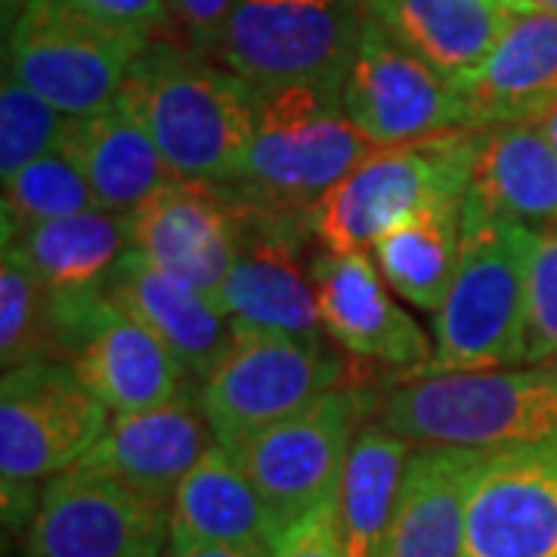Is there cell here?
<instances>
[{"label": "cell", "instance_id": "cell-21", "mask_svg": "<svg viewBox=\"0 0 557 557\" xmlns=\"http://www.w3.org/2000/svg\"><path fill=\"white\" fill-rule=\"evenodd\" d=\"M72 369L112 416L174 403L186 394L183 381L189 375L149 329L124 317L112 300L72 357Z\"/></svg>", "mask_w": 557, "mask_h": 557}, {"label": "cell", "instance_id": "cell-18", "mask_svg": "<svg viewBox=\"0 0 557 557\" xmlns=\"http://www.w3.org/2000/svg\"><path fill=\"white\" fill-rule=\"evenodd\" d=\"M106 298L149 329L199 381L218 366L236 335V322L223 313L218 298L152 267L131 248L106 282Z\"/></svg>", "mask_w": 557, "mask_h": 557}, {"label": "cell", "instance_id": "cell-38", "mask_svg": "<svg viewBox=\"0 0 557 557\" xmlns=\"http://www.w3.org/2000/svg\"><path fill=\"white\" fill-rule=\"evenodd\" d=\"M515 10H548L557 13V0H511Z\"/></svg>", "mask_w": 557, "mask_h": 557}, {"label": "cell", "instance_id": "cell-39", "mask_svg": "<svg viewBox=\"0 0 557 557\" xmlns=\"http://www.w3.org/2000/svg\"><path fill=\"white\" fill-rule=\"evenodd\" d=\"M542 127H545V134H548V143H552V149H555L557 156V106L542 119Z\"/></svg>", "mask_w": 557, "mask_h": 557}, {"label": "cell", "instance_id": "cell-19", "mask_svg": "<svg viewBox=\"0 0 557 557\" xmlns=\"http://www.w3.org/2000/svg\"><path fill=\"white\" fill-rule=\"evenodd\" d=\"M458 94L468 127L542 121L557 106V13L515 10L493 53Z\"/></svg>", "mask_w": 557, "mask_h": 557}, {"label": "cell", "instance_id": "cell-6", "mask_svg": "<svg viewBox=\"0 0 557 557\" xmlns=\"http://www.w3.org/2000/svg\"><path fill=\"white\" fill-rule=\"evenodd\" d=\"M478 131L379 146L341 177L313 208V233L335 255H359L397 223L443 199H465L474 171Z\"/></svg>", "mask_w": 557, "mask_h": 557}, {"label": "cell", "instance_id": "cell-27", "mask_svg": "<svg viewBox=\"0 0 557 557\" xmlns=\"http://www.w3.org/2000/svg\"><path fill=\"white\" fill-rule=\"evenodd\" d=\"M3 248L20 255L57 295H87L106 288L131 245L124 214L90 208L20 233H3Z\"/></svg>", "mask_w": 557, "mask_h": 557}, {"label": "cell", "instance_id": "cell-9", "mask_svg": "<svg viewBox=\"0 0 557 557\" xmlns=\"http://www.w3.org/2000/svg\"><path fill=\"white\" fill-rule=\"evenodd\" d=\"M362 28V0H239L211 60L251 87H341Z\"/></svg>", "mask_w": 557, "mask_h": 557}, {"label": "cell", "instance_id": "cell-5", "mask_svg": "<svg viewBox=\"0 0 557 557\" xmlns=\"http://www.w3.org/2000/svg\"><path fill=\"white\" fill-rule=\"evenodd\" d=\"M109 428V409L94 397L72 362L40 359L3 372L0 384V478L3 518L28 527L35 486L75 468Z\"/></svg>", "mask_w": 557, "mask_h": 557}, {"label": "cell", "instance_id": "cell-20", "mask_svg": "<svg viewBox=\"0 0 557 557\" xmlns=\"http://www.w3.org/2000/svg\"><path fill=\"white\" fill-rule=\"evenodd\" d=\"M461 218L508 220L533 230L557 223V156L542 121L478 131Z\"/></svg>", "mask_w": 557, "mask_h": 557}, {"label": "cell", "instance_id": "cell-36", "mask_svg": "<svg viewBox=\"0 0 557 557\" xmlns=\"http://www.w3.org/2000/svg\"><path fill=\"white\" fill-rule=\"evenodd\" d=\"M164 557H273V548H263V545H189V548H168Z\"/></svg>", "mask_w": 557, "mask_h": 557}, {"label": "cell", "instance_id": "cell-17", "mask_svg": "<svg viewBox=\"0 0 557 557\" xmlns=\"http://www.w3.org/2000/svg\"><path fill=\"white\" fill-rule=\"evenodd\" d=\"M214 443L218 437L201 412L199 394H183L156 409L112 418L100 443L75 468L115 478L171 505L180 480Z\"/></svg>", "mask_w": 557, "mask_h": 557}, {"label": "cell", "instance_id": "cell-4", "mask_svg": "<svg viewBox=\"0 0 557 557\" xmlns=\"http://www.w3.org/2000/svg\"><path fill=\"white\" fill-rule=\"evenodd\" d=\"M255 90V137L239 183L245 199L292 214H310L319 199L369 156L350 124L341 87L285 84Z\"/></svg>", "mask_w": 557, "mask_h": 557}, {"label": "cell", "instance_id": "cell-26", "mask_svg": "<svg viewBox=\"0 0 557 557\" xmlns=\"http://www.w3.org/2000/svg\"><path fill=\"white\" fill-rule=\"evenodd\" d=\"M412 449L409 440L379 421L357 428L335 498V518L350 557H391L399 486Z\"/></svg>", "mask_w": 557, "mask_h": 557}, {"label": "cell", "instance_id": "cell-34", "mask_svg": "<svg viewBox=\"0 0 557 557\" xmlns=\"http://www.w3.org/2000/svg\"><path fill=\"white\" fill-rule=\"evenodd\" d=\"M72 7L84 10L94 20L143 32L156 40L174 38V16L171 0H69Z\"/></svg>", "mask_w": 557, "mask_h": 557}, {"label": "cell", "instance_id": "cell-15", "mask_svg": "<svg viewBox=\"0 0 557 557\" xmlns=\"http://www.w3.org/2000/svg\"><path fill=\"white\" fill-rule=\"evenodd\" d=\"M124 223L131 251L218 298L239 255V223L223 186L177 177Z\"/></svg>", "mask_w": 557, "mask_h": 557}, {"label": "cell", "instance_id": "cell-1", "mask_svg": "<svg viewBox=\"0 0 557 557\" xmlns=\"http://www.w3.org/2000/svg\"><path fill=\"white\" fill-rule=\"evenodd\" d=\"M119 102L180 180L239 183L255 137V90L239 75L174 40H152Z\"/></svg>", "mask_w": 557, "mask_h": 557}, {"label": "cell", "instance_id": "cell-16", "mask_svg": "<svg viewBox=\"0 0 557 557\" xmlns=\"http://www.w3.org/2000/svg\"><path fill=\"white\" fill-rule=\"evenodd\" d=\"M319 319L344 354L416 379L434 357V344L409 317L366 251H322L313 260Z\"/></svg>", "mask_w": 557, "mask_h": 557}, {"label": "cell", "instance_id": "cell-14", "mask_svg": "<svg viewBox=\"0 0 557 557\" xmlns=\"http://www.w3.org/2000/svg\"><path fill=\"white\" fill-rule=\"evenodd\" d=\"M461 557H557V434L486 456Z\"/></svg>", "mask_w": 557, "mask_h": 557}, {"label": "cell", "instance_id": "cell-23", "mask_svg": "<svg viewBox=\"0 0 557 557\" xmlns=\"http://www.w3.org/2000/svg\"><path fill=\"white\" fill-rule=\"evenodd\" d=\"M490 453L412 449L399 486L391 557H461L468 496Z\"/></svg>", "mask_w": 557, "mask_h": 557}, {"label": "cell", "instance_id": "cell-11", "mask_svg": "<svg viewBox=\"0 0 557 557\" xmlns=\"http://www.w3.org/2000/svg\"><path fill=\"white\" fill-rule=\"evenodd\" d=\"M223 189L239 223V255L218 292L223 313L239 329L322 338L313 263L304 260V242L317 236L313 218Z\"/></svg>", "mask_w": 557, "mask_h": 557}, {"label": "cell", "instance_id": "cell-22", "mask_svg": "<svg viewBox=\"0 0 557 557\" xmlns=\"http://www.w3.org/2000/svg\"><path fill=\"white\" fill-rule=\"evenodd\" d=\"M362 7L456 87L486 62L515 13L502 0H362Z\"/></svg>", "mask_w": 557, "mask_h": 557}, {"label": "cell", "instance_id": "cell-13", "mask_svg": "<svg viewBox=\"0 0 557 557\" xmlns=\"http://www.w3.org/2000/svg\"><path fill=\"white\" fill-rule=\"evenodd\" d=\"M341 102L372 149L424 143L468 127L456 84L369 16L357 57L341 84Z\"/></svg>", "mask_w": 557, "mask_h": 557}, {"label": "cell", "instance_id": "cell-31", "mask_svg": "<svg viewBox=\"0 0 557 557\" xmlns=\"http://www.w3.org/2000/svg\"><path fill=\"white\" fill-rule=\"evenodd\" d=\"M69 121H72L69 115H62L57 106H50L35 90H28L13 72H3V84H0V177H16L32 161L62 149Z\"/></svg>", "mask_w": 557, "mask_h": 557}, {"label": "cell", "instance_id": "cell-33", "mask_svg": "<svg viewBox=\"0 0 557 557\" xmlns=\"http://www.w3.org/2000/svg\"><path fill=\"white\" fill-rule=\"evenodd\" d=\"M236 3L239 0H171L174 38H180V47L211 60Z\"/></svg>", "mask_w": 557, "mask_h": 557}, {"label": "cell", "instance_id": "cell-7", "mask_svg": "<svg viewBox=\"0 0 557 557\" xmlns=\"http://www.w3.org/2000/svg\"><path fill=\"white\" fill-rule=\"evenodd\" d=\"M156 38L94 20L69 0H32L7 32V72L69 119L119 102L134 62Z\"/></svg>", "mask_w": 557, "mask_h": 557}, {"label": "cell", "instance_id": "cell-30", "mask_svg": "<svg viewBox=\"0 0 557 557\" xmlns=\"http://www.w3.org/2000/svg\"><path fill=\"white\" fill-rule=\"evenodd\" d=\"M90 208H97L90 183L65 149L32 161L16 177L3 180V233H20Z\"/></svg>", "mask_w": 557, "mask_h": 557}, {"label": "cell", "instance_id": "cell-35", "mask_svg": "<svg viewBox=\"0 0 557 557\" xmlns=\"http://www.w3.org/2000/svg\"><path fill=\"white\" fill-rule=\"evenodd\" d=\"M273 557H350L341 539L335 505H325L282 530L273 542Z\"/></svg>", "mask_w": 557, "mask_h": 557}, {"label": "cell", "instance_id": "cell-2", "mask_svg": "<svg viewBox=\"0 0 557 557\" xmlns=\"http://www.w3.org/2000/svg\"><path fill=\"white\" fill-rule=\"evenodd\" d=\"M375 421L416 449L498 453L539 443L557 434V359L406 379L381 397Z\"/></svg>", "mask_w": 557, "mask_h": 557}, {"label": "cell", "instance_id": "cell-29", "mask_svg": "<svg viewBox=\"0 0 557 557\" xmlns=\"http://www.w3.org/2000/svg\"><path fill=\"white\" fill-rule=\"evenodd\" d=\"M69 357L60 298L44 278L13 251L0 260V362L3 372L25 362Z\"/></svg>", "mask_w": 557, "mask_h": 557}, {"label": "cell", "instance_id": "cell-25", "mask_svg": "<svg viewBox=\"0 0 557 557\" xmlns=\"http://www.w3.org/2000/svg\"><path fill=\"white\" fill-rule=\"evenodd\" d=\"M62 149L78 161L97 208L112 214H131L177 180L159 146L121 102L69 121Z\"/></svg>", "mask_w": 557, "mask_h": 557}, {"label": "cell", "instance_id": "cell-10", "mask_svg": "<svg viewBox=\"0 0 557 557\" xmlns=\"http://www.w3.org/2000/svg\"><path fill=\"white\" fill-rule=\"evenodd\" d=\"M359 412L362 397L357 387H338L298 416L226 446L263 498L278 533L335 505Z\"/></svg>", "mask_w": 557, "mask_h": 557}, {"label": "cell", "instance_id": "cell-24", "mask_svg": "<svg viewBox=\"0 0 557 557\" xmlns=\"http://www.w3.org/2000/svg\"><path fill=\"white\" fill-rule=\"evenodd\" d=\"M168 548L189 545H263L273 548L278 530L258 490L226 446L214 443L171 496Z\"/></svg>", "mask_w": 557, "mask_h": 557}, {"label": "cell", "instance_id": "cell-28", "mask_svg": "<svg viewBox=\"0 0 557 557\" xmlns=\"http://www.w3.org/2000/svg\"><path fill=\"white\" fill-rule=\"evenodd\" d=\"M461 205L443 199L421 208L375 242V267L391 292L418 310L437 313L461 258Z\"/></svg>", "mask_w": 557, "mask_h": 557}, {"label": "cell", "instance_id": "cell-12", "mask_svg": "<svg viewBox=\"0 0 557 557\" xmlns=\"http://www.w3.org/2000/svg\"><path fill=\"white\" fill-rule=\"evenodd\" d=\"M171 505L106 474L65 471L40 490L28 557H164Z\"/></svg>", "mask_w": 557, "mask_h": 557}, {"label": "cell", "instance_id": "cell-37", "mask_svg": "<svg viewBox=\"0 0 557 557\" xmlns=\"http://www.w3.org/2000/svg\"><path fill=\"white\" fill-rule=\"evenodd\" d=\"M32 0H0V10H3V32L13 28V22L20 20L22 10L28 7Z\"/></svg>", "mask_w": 557, "mask_h": 557}, {"label": "cell", "instance_id": "cell-40", "mask_svg": "<svg viewBox=\"0 0 557 557\" xmlns=\"http://www.w3.org/2000/svg\"><path fill=\"white\" fill-rule=\"evenodd\" d=\"M502 3H508V7H511V0H502Z\"/></svg>", "mask_w": 557, "mask_h": 557}, {"label": "cell", "instance_id": "cell-8", "mask_svg": "<svg viewBox=\"0 0 557 557\" xmlns=\"http://www.w3.org/2000/svg\"><path fill=\"white\" fill-rule=\"evenodd\" d=\"M344 359L322 338L239 329L199 381L201 412L223 446L267 431L338 391Z\"/></svg>", "mask_w": 557, "mask_h": 557}, {"label": "cell", "instance_id": "cell-3", "mask_svg": "<svg viewBox=\"0 0 557 557\" xmlns=\"http://www.w3.org/2000/svg\"><path fill=\"white\" fill-rule=\"evenodd\" d=\"M533 245V226L461 218L456 278L434 313V357L418 375L478 372L523 362Z\"/></svg>", "mask_w": 557, "mask_h": 557}, {"label": "cell", "instance_id": "cell-32", "mask_svg": "<svg viewBox=\"0 0 557 557\" xmlns=\"http://www.w3.org/2000/svg\"><path fill=\"white\" fill-rule=\"evenodd\" d=\"M557 359V223L536 230L527 276V350L523 362Z\"/></svg>", "mask_w": 557, "mask_h": 557}]
</instances>
